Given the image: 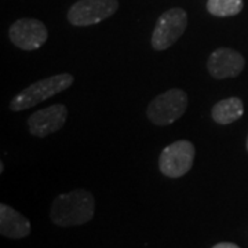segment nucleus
<instances>
[{
    "label": "nucleus",
    "mask_w": 248,
    "mask_h": 248,
    "mask_svg": "<svg viewBox=\"0 0 248 248\" xmlns=\"http://www.w3.org/2000/svg\"><path fill=\"white\" fill-rule=\"evenodd\" d=\"M244 57L229 47H221L211 53L207 61V69L214 79L225 80L237 78L244 69Z\"/></svg>",
    "instance_id": "obj_9"
},
{
    "label": "nucleus",
    "mask_w": 248,
    "mask_h": 248,
    "mask_svg": "<svg viewBox=\"0 0 248 248\" xmlns=\"http://www.w3.org/2000/svg\"><path fill=\"white\" fill-rule=\"evenodd\" d=\"M117 9V0H79L68 11V21L75 27H90L112 17Z\"/></svg>",
    "instance_id": "obj_6"
},
{
    "label": "nucleus",
    "mask_w": 248,
    "mask_h": 248,
    "mask_svg": "<svg viewBox=\"0 0 248 248\" xmlns=\"http://www.w3.org/2000/svg\"><path fill=\"white\" fill-rule=\"evenodd\" d=\"M0 233L7 239H24L31 233V222L7 204H0Z\"/></svg>",
    "instance_id": "obj_10"
},
{
    "label": "nucleus",
    "mask_w": 248,
    "mask_h": 248,
    "mask_svg": "<svg viewBox=\"0 0 248 248\" xmlns=\"http://www.w3.org/2000/svg\"><path fill=\"white\" fill-rule=\"evenodd\" d=\"M246 148H247V151H248V135H247V141H246Z\"/></svg>",
    "instance_id": "obj_15"
},
{
    "label": "nucleus",
    "mask_w": 248,
    "mask_h": 248,
    "mask_svg": "<svg viewBox=\"0 0 248 248\" xmlns=\"http://www.w3.org/2000/svg\"><path fill=\"white\" fill-rule=\"evenodd\" d=\"M195 146L190 141L181 140L166 146L159 157V169L163 175L181 178L189 172L195 161Z\"/></svg>",
    "instance_id": "obj_5"
},
{
    "label": "nucleus",
    "mask_w": 248,
    "mask_h": 248,
    "mask_svg": "<svg viewBox=\"0 0 248 248\" xmlns=\"http://www.w3.org/2000/svg\"><path fill=\"white\" fill-rule=\"evenodd\" d=\"M244 113V105L240 98L232 97L217 102L211 109V117L215 123L226 125L237 122Z\"/></svg>",
    "instance_id": "obj_11"
},
{
    "label": "nucleus",
    "mask_w": 248,
    "mask_h": 248,
    "mask_svg": "<svg viewBox=\"0 0 248 248\" xmlns=\"http://www.w3.org/2000/svg\"><path fill=\"white\" fill-rule=\"evenodd\" d=\"M213 248H240L237 244H233V243H218L215 244Z\"/></svg>",
    "instance_id": "obj_13"
},
{
    "label": "nucleus",
    "mask_w": 248,
    "mask_h": 248,
    "mask_svg": "<svg viewBox=\"0 0 248 248\" xmlns=\"http://www.w3.org/2000/svg\"><path fill=\"white\" fill-rule=\"evenodd\" d=\"M3 170H4V166H3V163L0 164V172H3Z\"/></svg>",
    "instance_id": "obj_14"
},
{
    "label": "nucleus",
    "mask_w": 248,
    "mask_h": 248,
    "mask_svg": "<svg viewBox=\"0 0 248 248\" xmlns=\"http://www.w3.org/2000/svg\"><path fill=\"white\" fill-rule=\"evenodd\" d=\"M75 78L71 73H60L50 78L39 80L33 84L28 86L21 93H18L10 102V109L13 112H21L29 108L36 107L48 98L68 90L73 84Z\"/></svg>",
    "instance_id": "obj_2"
},
{
    "label": "nucleus",
    "mask_w": 248,
    "mask_h": 248,
    "mask_svg": "<svg viewBox=\"0 0 248 248\" xmlns=\"http://www.w3.org/2000/svg\"><path fill=\"white\" fill-rule=\"evenodd\" d=\"M207 10L214 17H233L243 10V0H208Z\"/></svg>",
    "instance_id": "obj_12"
},
{
    "label": "nucleus",
    "mask_w": 248,
    "mask_h": 248,
    "mask_svg": "<svg viewBox=\"0 0 248 248\" xmlns=\"http://www.w3.org/2000/svg\"><path fill=\"white\" fill-rule=\"evenodd\" d=\"M11 43L25 51L40 48L47 42L48 31L46 25L35 18H21L9 29Z\"/></svg>",
    "instance_id": "obj_7"
},
{
    "label": "nucleus",
    "mask_w": 248,
    "mask_h": 248,
    "mask_svg": "<svg viewBox=\"0 0 248 248\" xmlns=\"http://www.w3.org/2000/svg\"><path fill=\"white\" fill-rule=\"evenodd\" d=\"M68 108L62 104H54L40 109L28 117V128L32 135L45 138L50 134L60 131L66 123Z\"/></svg>",
    "instance_id": "obj_8"
},
{
    "label": "nucleus",
    "mask_w": 248,
    "mask_h": 248,
    "mask_svg": "<svg viewBox=\"0 0 248 248\" xmlns=\"http://www.w3.org/2000/svg\"><path fill=\"white\" fill-rule=\"evenodd\" d=\"M187 27V14L184 9H170L157 19L152 32V47L156 51H164L184 35Z\"/></svg>",
    "instance_id": "obj_4"
},
{
    "label": "nucleus",
    "mask_w": 248,
    "mask_h": 248,
    "mask_svg": "<svg viewBox=\"0 0 248 248\" xmlns=\"http://www.w3.org/2000/svg\"><path fill=\"white\" fill-rule=\"evenodd\" d=\"M95 214V199L86 189H76L54 199L50 218L57 226H79L90 222Z\"/></svg>",
    "instance_id": "obj_1"
},
{
    "label": "nucleus",
    "mask_w": 248,
    "mask_h": 248,
    "mask_svg": "<svg viewBox=\"0 0 248 248\" xmlns=\"http://www.w3.org/2000/svg\"><path fill=\"white\" fill-rule=\"evenodd\" d=\"M187 104V94L184 90H167L149 102L146 116L156 125H169L184 116Z\"/></svg>",
    "instance_id": "obj_3"
}]
</instances>
